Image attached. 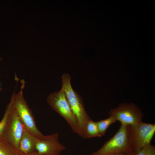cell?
<instances>
[{"label": "cell", "mask_w": 155, "mask_h": 155, "mask_svg": "<svg viewBox=\"0 0 155 155\" xmlns=\"http://www.w3.org/2000/svg\"><path fill=\"white\" fill-rule=\"evenodd\" d=\"M117 153L135 154L129 125L121 124L116 134L91 155Z\"/></svg>", "instance_id": "obj_1"}, {"label": "cell", "mask_w": 155, "mask_h": 155, "mask_svg": "<svg viewBox=\"0 0 155 155\" xmlns=\"http://www.w3.org/2000/svg\"><path fill=\"white\" fill-rule=\"evenodd\" d=\"M62 86L70 107L78 122L80 136L85 138L86 124L90 118L85 109L82 99L72 88L71 84V77L68 73H64L61 76Z\"/></svg>", "instance_id": "obj_2"}, {"label": "cell", "mask_w": 155, "mask_h": 155, "mask_svg": "<svg viewBox=\"0 0 155 155\" xmlns=\"http://www.w3.org/2000/svg\"><path fill=\"white\" fill-rule=\"evenodd\" d=\"M22 86L17 93L14 92L11 96L13 108L26 130L35 137L40 138L44 135L36 126L32 111L24 98Z\"/></svg>", "instance_id": "obj_3"}, {"label": "cell", "mask_w": 155, "mask_h": 155, "mask_svg": "<svg viewBox=\"0 0 155 155\" xmlns=\"http://www.w3.org/2000/svg\"><path fill=\"white\" fill-rule=\"evenodd\" d=\"M47 101L54 110L64 119L73 131L78 135L79 127L78 122L63 89L50 94L47 97Z\"/></svg>", "instance_id": "obj_4"}, {"label": "cell", "mask_w": 155, "mask_h": 155, "mask_svg": "<svg viewBox=\"0 0 155 155\" xmlns=\"http://www.w3.org/2000/svg\"><path fill=\"white\" fill-rule=\"evenodd\" d=\"M110 116L114 117L121 124L133 126L142 121L143 115L140 109L133 103H123L111 110Z\"/></svg>", "instance_id": "obj_5"}, {"label": "cell", "mask_w": 155, "mask_h": 155, "mask_svg": "<svg viewBox=\"0 0 155 155\" xmlns=\"http://www.w3.org/2000/svg\"><path fill=\"white\" fill-rule=\"evenodd\" d=\"M130 126L135 154L143 147L150 144L155 132V124L142 121Z\"/></svg>", "instance_id": "obj_6"}, {"label": "cell", "mask_w": 155, "mask_h": 155, "mask_svg": "<svg viewBox=\"0 0 155 155\" xmlns=\"http://www.w3.org/2000/svg\"><path fill=\"white\" fill-rule=\"evenodd\" d=\"M24 127L23 124L13 107L7 126L0 140L8 143L18 150Z\"/></svg>", "instance_id": "obj_7"}, {"label": "cell", "mask_w": 155, "mask_h": 155, "mask_svg": "<svg viewBox=\"0 0 155 155\" xmlns=\"http://www.w3.org/2000/svg\"><path fill=\"white\" fill-rule=\"evenodd\" d=\"M59 137L57 132L40 138L36 137L35 151L43 155H60L66 148L59 142Z\"/></svg>", "instance_id": "obj_8"}, {"label": "cell", "mask_w": 155, "mask_h": 155, "mask_svg": "<svg viewBox=\"0 0 155 155\" xmlns=\"http://www.w3.org/2000/svg\"><path fill=\"white\" fill-rule=\"evenodd\" d=\"M36 137L34 136L24 127L23 134L19 143L18 152L28 154L35 151Z\"/></svg>", "instance_id": "obj_9"}, {"label": "cell", "mask_w": 155, "mask_h": 155, "mask_svg": "<svg viewBox=\"0 0 155 155\" xmlns=\"http://www.w3.org/2000/svg\"><path fill=\"white\" fill-rule=\"evenodd\" d=\"M101 137L96 122L91 119L88 121L85 130V138H90L94 137Z\"/></svg>", "instance_id": "obj_10"}, {"label": "cell", "mask_w": 155, "mask_h": 155, "mask_svg": "<svg viewBox=\"0 0 155 155\" xmlns=\"http://www.w3.org/2000/svg\"><path fill=\"white\" fill-rule=\"evenodd\" d=\"M13 109L12 102L11 99L6 106L3 116L0 121V139L6 127Z\"/></svg>", "instance_id": "obj_11"}, {"label": "cell", "mask_w": 155, "mask_h": 155, "mask_svg": "<svg viewBox=\"0 0 155 155\" xmlns=\"http://www.w3.org/2000/svg\"><path fill=\"white\" fill-rule=\"evenodd\" d=\"M116 121L114 117L110 116L109 117L106 119H101L96 122L101 137L104 135L107 129L109 126L116 122Z\"/></svg>", "instance_id": "obj_12"}, {"label": "cell", "mask_w": 155, "mask_h": 155, "mask_svg": "<svg viewBox=\"0 0 155 155\" xmlns=\"http://www.w3.org/2000/svg\"><path fill=\"white\" fill-rule=\"evenodd\" d=\"M18 150L8 143L0 140V155H18Z\"/></svg>", "instance_id": "obj_13"}, {"label": "cell", "mask_w": 155, "mask_h": 155, "mask_svg": "<svg viewBox=\"0 0 155 155\" xmlns=\"http://www.w3.org/2000/svg\"><path fill=\"white\" fill-rule=\"evenodd\" d=\"M134 155H155V147L149 144L141 148Z\"/></svg>", "instance_id": "obj_14"}, {"label": "cell", "mask_w": 155, "mask_h": 155, "mask_svg": "<svg viewBox=\"0 0 155 155\" xmlns=\"http://www.w3.org/2000/svg\"><path fill=\"white\" fill-rule=\"evenodd\" d=\"M18 155H43L41 154L36 151L29 153L24 154L18 152Z\"/></svg>", "instance_id": "obj_15"}, {"label": "cell", "mask_w": 155, "mask_h": 155, "mask_svg": "<svg viewBox=\"0 0 155 155\" xmlns=\"http://www.w3.org/2000/svg\"><path fill=\"white\" fill-rule=\"evenodd\" d=\"M105 155H134V154H124V153H117V154H106Z\"/></svg>", "instance_id": "obj_16"}, {"label": "cell", "mask_w": 155, "mask_h": 155, "mask_svg": "<svg viewBox=\"0 0 155 155\" xmlns=\"http://www.w3.org/2000/svg\"><path fill=\"white\" fill-rule=\"evenodd\" d=\"M2 58L0 57V61H1V60H2ZM1 90V88H0V91Z\"/></svg>", "instance_id": "obj_17"}]
</instances>
